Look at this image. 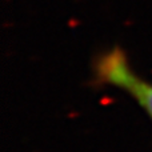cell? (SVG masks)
Here are the masks:
<instances>
[{
    "label": "cell",
    "instance_id": "obj_1",
    "mask_svg": "<svg viewBox=\"0 0 152 152\" xmlns=\"http://www.w3.org/2000/svg\"><path fill=\"white\" fill-rule=\"evenodd\" d=\"M92 77L97 86H110L127 92L152 120V83L142 79L132 69L120 47H112L96 56Z\"/></svg>",
    "mask_w": 152,
    "mask_h": 152
}]
</instances>
